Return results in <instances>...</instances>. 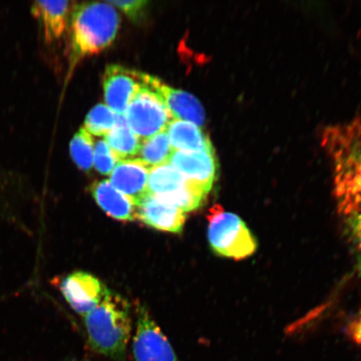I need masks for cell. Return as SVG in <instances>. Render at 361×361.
Instances as JSON below:
<instances>
[{"label":"cell","mask_w":361,"mask_h":361,"mask_svg":"<svg viewBox=\"0 0 361 361\" xmlns=\"http://www.w3.org/2000/svg\"><path fill=\"white\" fill-rule=\"evenodd\" d=\"M322 143L333 166L338 212L344 216L361 214V121L328 126Z\"/></svg>","instance_id":"obj_1"},{"label":"cell","mask_w":361,"mask_h":361,"mask_svg":"<svg viewBox=\"0 0 361 361\" xmlns=\"http://www.w3.org/2000/svg\"><path fill=\"white\" fill-rule=\"evenodd\" d=\"M120 27L118 13L108 3L84 2L71 16V64L101 53L114 42Z\"/></svg>","instance_id":"obj_2"},{"label":"cell","mask_w":361,"mask_h":361,"mask_svg":"<svg viewBox=\"0 0 361 361\" xmlns=\"http://www.w3.org/2000/svg\"><path fill=\"white\" fill-rule=\"evenodd\" d=\"M84 317L92 348L106 357L123 359L132 331L128 301L106 288L100 305Z\"/></svg>","instance_id":"obj_3"},{"label":"cell","mask_w":361,"mask_h":361,"mask_svg":"<svg viewBox=\"0 0 361 361\" xmlns=\"http://www.w3.org/2000/svg\"><path fill=\"white\" fill-rule=\"evenodd\" d=\"M209 245L216 255L240 260L255 254L256 239L241 218L214 206L207 216Z\"/></svg>","instance_id":"obj_4"},{"label":"cell","mask_w":361,"mask_h":361,"mask_svg":"<svg viewBox=\"0 0 361 361\" xmlns=\"http://www.w3.org/2000/svg\"><path fill=\"white\" fill-rule=\"evenodd\" d=\"M147 192L184 214L200 209L209 196L202 188L188 182L169 162L150 169Z\"/></svg>","instance_id":"obj_5"},{"label":"cell","mask_w":361,"mask_h":361,"mask_svg":"<svg viewBox=\"0 0 361 361\" xmlns=\"http://www.w3.org/2000/svg\"><path fill=\"white\" fill-rule=\"evenodd\" d=\"M148 75L130 100L125 116L141 142L166 130L173 120L159 94L149 85Z\"/></svg>","instance_id":"obj_6"},{"label":"cell","mask_w":361,"mask_h":361,"mask_svg":"<svg viewBox=\"0 0 361 361\" xmlns=\"http://www.w3.org/2000/svg\"><path fill=\"white\" fill-rule=\"evenodd\" d=\"M133 343L135 361H178L168 338L144 307H139Z\"/></svg>","instance_id":"obj_7"},{"label":"cell","mask_w":361,"mask_h":361,"mask_svg":"<svg viewBox=\"0 0 361 361\" xmlns=\"http://www.w3.org/2000/svg\"><path fill=\"white\" fill-rule=\"evenodd\" d=\"M146 74L120 65L106 67L103 75L104 97L116 115H124L135 93L144 83Z\"/></svg>","instance_id":"obj_8"},{"label":"cell","mask_w":361,"mask_h":361,"mask_svg":"<svg viewBox=\"0 0 361 361\" xmlns=\"http://www.w3.org/2000/svg\"><path fill=\"white\" fill-rule=\"evenodd\" d=\"M169 162L188 182L209 194L219 174L215 152L173 150Z\"/></svg>","instance_id":"obj_9"},{"label":"cell","mask_w":361,"mask_h":361,"mask_svg":"<svg viewBox=\"0 0 361 361\" xmlns=\"http://www.w3.org/2000/svg\"><path fill=\"white\" fill-rule=\"evenodd\" d=\"M60 288L67 303L76 313L83 316L100 305L106 288L97 278L83 271L68 275Z\"/></svg>","instance_id":"obj_10"},{"label":"cell","mask_w":361,"mask_h":361,"mask_svg":"<svg viewBox=\"0 0 361 361\" xmlns=\"http://www.w3.org/2000/svg\"><path fill=\"white\" fill-rule=\"evenodd\" d=\"M135 219L160 231L180 233L186 215L183 212L162 202L148 192L135 203Z\"/></svg>","instance_id":"obj_11"},{"label":"cell","mask_w":361,"mask_h":361,"mask_svg":"<svg viewBox=\"0 0 361 361\" xmlns=\"http://www.w3.org/2000/svg\"><path fill=\"white\" fill-rule=\"evenodd\" d=\"M148 83L159 94L173 119L189 121L200 128L204 124V110L192 94L171 88L154 76H148Z\"/></svg>","instance_id":"obj_12"},{"label":"cell","mask_w":361,"mask_h":361,"mask_svg":"<svg viewBox=\"0 0 361 361\" xmlns=\"http://www.w3.org/2000/svg\"><path fill=\"white\" fill-rule=\"evenodd\" d=\"M150 169L138 158L117 162L110 176V183L117 190L137 203L147 193Z\"/></svg>","instance_id":"obj_13"},{"label":"cell","mask_w":361,"mask_h":361,"mask_svg":"<svg viewBox=\"0 0 361 361\" xmlns=\"http://www.w3.org/2000/svg\"><path fill=\"white\" fill-rule=\"evenodd\" d=\"M90 192L107 215L119 221L135 219V202L112 186L110 180L94 182L90 187Z\"/></svg>","instance_id":"obj_14"},{"label":"cell","mask_w":361,"mask_h":361,"mask_svg":"<svg viewBox=\"0 0 361 361\" xmlns=\"http://www.w3.org/2000/svg\"><path fill=\"white\" fill-rule=\"evenodd\" d=\"M74 3L70 1H35L32 11L42 27L47 43L60 39L65 34L68 18Z\"/></svg>","instance_id":"obj_15"},{"label":"cell","mask_w":361,"mask_h":361,"mask_svg":"<svg viewBox=\"0 0 361 361\" xmlns=\"http://www.w3.org/2000/svg\"><path fill=\"white\" fill-rule=\"evenodd\" d=\"M175 151L215 152L209 135L189 121L173 119L166 128Z\"/></svg>","instance_id":"obj_16"},{"label":"cell","mask_w":361,"mask_h":361,"mask_svg":"<svg viewBox=\"0 0 361 361\" xmlns=\"http://www.w3.org/2000/svg\"><path fill=\"white\" fill-rule=\"evenodd\" d=\"M104 137L118 161L137 158L142 142L130 128L124 115H116L114 128Z\"/></svg>","instance_id":"obj_17"},{"label":"cell","mask_w":361,"mask_h":361,"mask_svg":"<svg viewBox=\"0 0 361 361\" xmlns=\"http://www.w3.org/2000/svg\"><path fill=\"white\" fill-rule=\"evenodd\" d=\"M173 152L168 133L164 130L142 142L137 158L151 169L169 162Z\"/></svg>","instance_id":"obj_18"},{"label":"cell","mask_w":361,"mask_h":361,"mask_svg":"<svg viewBox=\"0 0 361 361\" xmlns=\"http://www.w3.org/2000/svg\"><path fill=\"white\" fill-rule=\"evenodd\" d=\"M70 152L72 159L80 169L88 171L92 169L94 141L92 135L83 128L72 139Z\"/></svg>","instance_id":"obj_19"},{"label":"cell","mask_w":361,"mask_h":361,"mask_svg":"<svg viewBox=\"0 0 361 361\" xmlns=\"http://www.w3.org/2000/svg\"><path fill=\"white\" fill-rule=\"evenodd\" d=\"M116 121L114 111L107 106L99 104L88 113L83 128L90 135L105 137L114 128Z\"/></svg>","instance_id":"obj_20"},{"label":"cell","mask_w":361,"mask_h":361,"mask_svg":"<svg viewBox=\"0 0 361 361\" xmlns=\"http://www.w3.org/2000/svg\"><path fill=\"white\" fill-rule=\"evenodd\" d=\"M93 161L94 168L99 173L103 175H111L118 160L113 154L105 140H99L94 146Z\"/></svg>","instance_id":"obj_21"},{"label":"cell","mask_w":361,"mask_h":361,"mask_svg":"<svg viewBox=\"0 0 361 361\" xmlns=\"http://www.w3.org/2000/svg\"><path fill=\"white\" fill-rule=\"evenodd\" d=\"M345 233L353 248L356 266L361 274V214L345 216Z\"/></svg>","instance_id":"obj_22"},{"label":"cell","mask_w":361,"mask_h":361,"mask_svg":"<svg viewBox=\"0 0 361 361\" xmlns=\"http://www.w3.org/2000/svg\"><path fill=\"white\" fill-rule=\"evenodd\" d=\"M112 6L118 7L128 16L129 19L138 23L145 17L149 2L146 0H133V1H108Z\"/></svg>","instance_id":"obj_23"},{"label":"cell","mask_w":361,"mask_h":361,"mask_svg":"<svg viewBox=\"0 0 361 361\" xmlns=\"http://www.w3.org/2000/svg\"><path fill=\"white\" fill-rule=\"evenodd\" d=\"M349 334L353 341L361 346V312L349 327Z\"/></svg>","instance_id":"obj_24"}]
</instances>
